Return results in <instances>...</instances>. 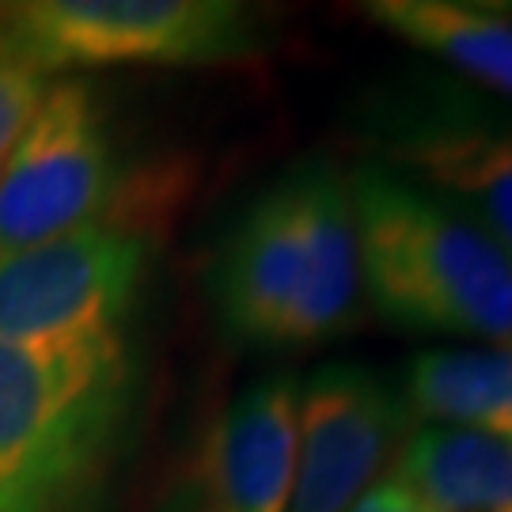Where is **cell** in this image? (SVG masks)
<instances>
[{
	"mask_svg": "<svg viewBox=\"0 0 512 512\" xmlns=\"http://www.w3.org/2000/svg\"><path fill=\"white\" fill-rule=\"evenodd\" d=\"M365 114L368 164L452 205L512 255V107L456 76L414 73Z\"/></svg>",
	"mask_w": 512,
	"mask_h": 512,
	"instance_id": "obj_4",
	"label": "cell"
},
{
	"mask_svg": "<svg viewBox=\"0 0 512 512\" xmlns=\"http://www.w3.org/2000/svg\"><path fill=\"white\" fill-rule=\"evenodd\" d=\"M414 433L403 387L365 365L315 368L300 384L289 512H353Z\"/></svg>",
	"mask_w": 512,
	"mask_h": 512,
	"instance_id": "obj_8",
	"label": "cell"
},
{
	"mask_svg": "<svg viewBox=\"0 0 512 512\" xmlns=\"http://www.w3.org/2000/svg\"><path fill=\"white\" fill-rule=\"evenodd\" d=\"M300 380L262 376L224 406L205 440L202 478L217 512H289L296 478Z\"/></svg>",
	"mask_w": 512,
	"mask_h": 512,
	"instance_id": "obj_9",
	"label": "cell"
},
{
	"mask_svg": "<svg viewBox=\"0 0 512 512\" xmlns=\"http://www.w3.org/2000/svg\"><path fill=\"white\" fill-rule=\"evenodd\" d=\"M137 395L126 327L0 342V512H99Z\"/></svg>",
	"mask_w": 512,
	"mask_h": 512,
	"instance_id": "obj_2",
	"label": "cell"
},
{
	"mask_svg": "<svg viewBox=\"0 0 512 512\" xmlns=\"http://www.w3.org/2000/svg\"><path fill=\"white\" fill-rule=\"evenodd\" d=\"M391 471L429 512H512V440L414 425Z\"/></svg>",
	"mask_w": 512,
	"mask_h": 512,
	"instance_id": "obj_11",
	"label": "cell"
},
{
	"mask_svg": "<svg viewBox=\"0 0 512 512\" xmlns=\"http://www.w3.org/2000/svg\"><path fill=\"white\" fill-rule=\"evenodd\" d=\"M50 88L46 73L16 46V38L0 23V167L16 148L19 133L27 129L42 95Z\"/></svg>",
	"mask_w": 512,
	"mask_h": 512,
	"instance_id": "obj_13",
	"label": "cell"
},
{
	"mask_svg": "<svg viewBox=\"0 0 512 512\" xmlns=\"http://www.w3.org/2000/svg\"><path fill=\"white\" fill-rule=\"evenodd\" d=\"M220 327L243 346L304 349L361 319V258L342 167H285L224 232L209 274Z\"/></svg>",
	"mask_w": 512,
	"mask_h": 512,
	"instance_id": "obj_1",
	"label": "cell"
},
{
	"mask_svg": "<svg viewBox=\"0 0 512 512\" xmlns=\"http://www.w3.org/2000/svg\"><path fill=\"white\" fill-rule=\"evenodd\" d=\"M152 270V243L122 213L0 258V342L126 327Z\"/></svg>",
	"mask_w": 512,
	"mask_h": 512,
	"instance_id": "obj_7",
	"label": "cell"
},
{
	"mask_svg": "<svg viewBox=\"0 0 512 512\" xmlns=\"http://www.w3.org/2000/svg\"><path fill=\"white\" fill-rule=\"evenodd\" d=\"M152 512H217V509H213V501H209V494H205L202 478H198V471H194V475H183L179 482H171Z\"/></svg>",
	"mask_w": 512,
	"mask_h": 512,
	"instance_id": "obj_15",
	"label": "cell"
},
{
	"mask_svg": "<svg viewBox=\"0 0 512 512\" xmlns=\"http://www.w3.org/2000/svg\"><path fill=\"white\" fill-rule=\"evenodd\" d=\"M126 164L88 80L46 88L0 167V258L122 213Z\"/></svg>",
	"mask_w": 512,
	"mask_h": 512,
	"instance_id": "obj_6",
	"label": "cell"
},
{
	"mask_svg": "<svg viewBox=\"0 0 512 512\" xmlns=\"http://www.w3.org/2000/svg\"><path fill=\"white\" fill-rule=\"evenodd\" d=\"M403 395L414 421L512 440V346L418 353Z\"/></svg>",
	"mask_w": 512,
	"mask_h": 512,
	"instance_id": "obj_12",
	"label": "cell"
},
{
	"mask_svg": "<svg viewBox=\"0 0 512 512\" xmlns=\"http://www.w3.org/2000/svg\"><path fill=\"white\" fill-rule=\"evenodd\" d=\"M353 512H429L421 505L418 494H410L399 478H384V482H376L372 490H368Z\"/></svg>",
	"mask_w": 512,
	"mask_h": 512,
	"instance_id": "obj_14",
	"label": "cell"
},
{
	"mask_svg": "<svg viewBox=\"0 0 512 512\" xmlns=\"http://www.w3.org/2000/svg\"><path fill=\"white\" fill-rule=\"evenodd\" d=\"M365 16L387 35L437 57L456 80L512 107V19L471 0H372Z\"/></svg>",
	"mask_w": 512,
	"mask_h": 512,
	"instance_id": "obj_10",
	"label": "cell"
},
{
	"mask_svg": "<svg viewBox=\"0 0 512 512\" xmlns=\"http://www.w3.org/2000/svg\"><path fill=\"white\" fill-rule=\"evenodd\" d=\"M361 293L391 327L512 346V255L475 220L376 164L346 175Z\"/></svg>",
	"mask_w": 512,
	"mask_h": 512,
	"instance_id": "obj_3",
	"label": "cell"
},
{
	"mask_svg": "<svg viewBox=\"0 0 512 512\" xmlns=\"http://www.w3.org/2000/svg\"><path fill=\"white\" fill-rule=\"evenodd\" d=\"M0 23L42 73L114 65H232L266 50L262 19L236 0H23Z\"/></svg>",
	"mask_w": 512,
	"mask_h": 512,
	"instance_id": "obj_5",
	"label": "cell"
}]
</instances>
